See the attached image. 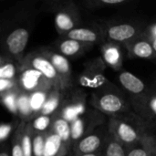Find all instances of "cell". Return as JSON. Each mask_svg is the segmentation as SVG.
<instances>
[{"instance_id": "32", "label": "cell", "mask_w": 156, "mask_h": 156, "mask_svg": "<svg viewBox=\"0 0 156 156\" xmlns=\"http://www.w3.org/2000/svg\"><path fill=\"white\" fill-rule=\"evenodd\" d=\"M103 156H126L125 149L118 144L112 136L103 150Z\"/></svg>"}, {"instance_id": "39", "label": "cell", "mask_w": 156, "mask_h": 156, "mask_svg": "<svg viewBox=\"0 0 156 156\" xmlns=\"http://www.w3.org/2000/svg\"><path fill=\"white\" fill-rule=\"evenodd\" d=\"M6 59H8V58H5V56L0 52V66H1V65H2L5 60H6Z\"/></svg>"}, {"instance_id": "40", "label": "cell", "mask_w": 156, "mask_h": 156, "mask_svg": "<svg viewBox=\"0 0 156 156\" xmlns=\"http://www.w3.org/2000/svg\"><path fill=\"white\" fill-rule=\"evenodd\" d=\"M149 156H156V145L155 147L153 149V151L151 152V154H150V155Z\"/></svg>"}, {"instance_id": "1", "label": "cell", "mask_w": 156, "mask_h": 156, "mask_svg": "<svg viewBox=\"0 0 156 156\" xmlns=\"http://www.w3.org/2000/svg\"><path fill=\"white\" fill-rule=\"evenodd\" d=\"M39 1H19L0 11V52L20 63L36 27Z\"/></svg>"}, {"instance_id": "19", "label": "cell", "mask_w": 156, "mask_h": 156, "mask_svg": "<svg viewBox=\"0 0 156 156\" xmlns=\"http://www.w3.org/2000/svg\"><path fill=\"white\" fill-rule=\"evenodd\" d=\"M64 95H65V90L57 88H53L52 90H50L39 114L47 115V116L55 115L58 112L61 106Z\"/></svg>"}, {"instance_id": "8", "label": "cell", "mask_w": 156, "mask_h": 156, "mask_svg": "<svg viewBox=\"0 0 156 156\" xmlns=\"http://www.w3.org/2000/svg\"><path fill=\"white\" fill-rule=\"evenodd\" d=\"M108 118L99 111L90 107L87 111L70 123L71 144L90 134L99 127L106 124Z\"/></svg>"}, {"instance_id": "22", "label": "cell", "mask_w": 156, "mask_h": 156, "mask_svg": "<svg viewBox=\"0 0 156 156\" xmlns=\"http://www.w3.org/2000/svg\"><path fill=\"white\" fill-rule=\"evenodd\" d=\"M129 0H85L80 3L82 8L89 11H97L105 8H121L126 6Z\"/></svg>"}, {"instance_id": "21", "label": "cell", "mask_w": 156, "mask_h": 156, "mask_svg": "<svg viewBox=\"0 0 156 156\" xmlns=\"http://www.w3.org/2000/svg\"><path fill=\"white\" fill-rule=\"evenodd\" d=\"M51 131L56 133L61 140V142L71 150V138H70V123L62 119L59 115L55 114Z\"/></svg>"}, {"instance_id": "27", "label": "cell", "mask_w": 156, "mask_h": 156, "mask_svg": "<svg viewBox=\"0 0 156 156\" xmlns=\"http://www.w3.org/2000/svg\"><path fill=\"white\" fill-rule=\"evenodd\" d=\"M48 92L49 90H40V91H36V92L29 94V102H30V107L33 112V119L36 116L39 115L40 111L47 99Z\"/></svg>"}, {"instance_id": "14", "label": "cell", "mask_w": 156, "mask_h": 156, "mask_svg": "<svg viewBox=\"0 0 156 156\" xmlns=\"http://www.w3.org/2000/svg\"><path fill=\"white\" fill-rule=\"evenodd\" d=\"M17 82L19 90L29 94L40 90H50L55 88L46 77L30 68L20 67Z\"/></svg>"}, {"instance_id": "7", "label": "cell", "mask_w": 156, "mask_h": 156, "mask_svg": "<svg viewBox=\"0 0 156 156\" xmlns=\"http://www.w3.org/2000/svg\"><path fill=\"white\" fill-rule=\"evenodd\" d=\"M87 104L88 99L85 90L81 88L73 86L65 90L61 106L56 114L71 123L87 111Z\"/></svg>"}, {"instance_id": "9", "label": "cell", "mask_w": 156, "mask_h": 156, "mask_svg": "<svg viewBox=\"0 0 156 156\" xmlns=\"http://www.w3.org/2000/svg\"><path fill=\"white\" fill-rule=\"evenodd\" d=\"M110 138L111 134L109 133L107 122L90 134L76 142L71 147V153L73 156H80L103 151Z\"/></svg>"}, {"instance_id": "2", "label": "cell", "mask_w": 156, "mask_h": 156, "mask_svg": "<svg viewBox=\"0 0 156 156\" xmlns=\"http://www.w3.org/2000/svg\"><path fill=\"white\" fill-rule=\"evenodd\" d=\"M88 103L90 107L99 111L108 119L116 118L144 122L133 112L122 90L110 80L92 90Z\"/></svg>"}, {"instance_id": "15", "label": "cell", "mask_w": 156, "mask_h": 156, "mask_svg": "<svg viewBox=\"0 0 156 156\" xmlns=\"http://www.w3.org/2000/svg\"><path fill=\"white\" fill-rule=\"evenodd\" d=\"M50 47L68 59L80 58L93 48L91 45L64 37H59L58 39L52 42Z\"/></svg>"}, {"instance_id": "36", "label": "cell", "mask_w": 156, "mask_h": 156, "mask_svg": "<svg viewBox=\"0 0 156 156\" xmlns=\"http://www.w3.org/2000/svg\"><path fill=\"white\" fill-rule=\"evenodd\" d=\"M144 37H145L149 40V42L151 43V45H152V47H153V48H154V50L156 54V37H150V36H145V35H144Z\"/></svg>"}, {"instance_id": "24", "label": "cell", "mask_w": 156, "mask_h": 156, "mask_svg": "<svg viewBox=\"0 0 156 156\" xmlns=\"http://www.w3.org/2000/svg\"><path fill=\"white\" fill-rule=\"evenodd\" d=\"M26 122H21L18 124V127L13 133L10 143V154L11 156H24L22 150V134L25 127Z\"/></svg>"}, {"instance_id": "10", "label": "cell", "mask_w": 156, "mask_h": 156, "mask_svg": "<svg viewBox=\"0 0 156 156\" xmlns=\"http://www.w3.org/2000/svg\"><path fill=\"white\" fill-rule=\"evenodd\" d=\"M105 65L101 57L93 58L85 62L83 69L78 76V83L82 88L96 90L109 80L105 76Z\"/></svg>"}, {"instance_id": "38", "label": "cell", "mask_w": 156, "mask_h": 156, "mask_svg": "<svg viewBox=\"0 0 156 156\" xmlns=\"http://www.w3.org/2000/svg\"><path fill=\"white\" fill-rule=\"evenodd\" d=\"M148 127L150 130H155L156 129V119L154 120L153 122H151L149 124H148Z\"/></svg>"}, {"instance_id": "16", "label": "cell", "mask_w": 156, "mask_h": 156, "mask_svg": "<svg viewBox=\"0 0 156 156\" xmlns=\"http://www.w3.org/2000/svg\"><path fill=\"white\" fill-rule=\"evenodd\" d=\"M123 47L127 51L128 58L131 59H146L156 62L155 52L143 33Z\"/></svg>"}, {"instance_id": "18", "label": "cell", "mask_w": 156, "mask_h": 156, "mask_svg": "<svg viewBox=\"0 0 156 156\" xmlns=\"http://www.w3.org/2000/svg\"><path fill=\"white\" fill-rule=\"evenodd\" d=\"M138 116L148 124L156 119V80H154L148 89L145 101L138 113Z\"/></svg>"}, {"instance_id": "33", "label": "cell", "mask_w": 156, "mask_h": 156, "mask_svg": "<svg viewBox=\"0 0 156 156\" xmlns=\"http://www.w3.org/2000/svg\"><path fill=\"white\" fill-rule=\"evenodd\" d=\"M19 90L17 80L0 79V97L13 90Z\"/></svg>"}, {"instance_id": "25", "label": "cell", "mask_w": 156, "mask_h": 156, "mask_svg": "<svg viewBox=\"0 0 156 156\" xmlns=\"http://www.w3.org/2000/svg\"><path fill=\"white\" fill-rule=\"evenodd\" d=\"M20 69V63L6 59L0 66V79L17 80Z\"/></svg>"}, {"instance_id": "28", "label": "cell", "mask_w": 156, "mask_h": 156, "mask_svg": "<svg viewBox=\"0 0 156 156\" xmlns=\"http://www.w3.org/2000/svg\"><path fill=\"white\" fill-rule=\"evenodd\" d=\"M19 90L10 91L0 97V103L12 114L17 116V98Z\"/></svg>"}, {"instance_id": "17", "label": "cell", "mask_w": 156, "mask_h": 156, "mask_svg": "<svg viewBox=\"0 0 156 156\" xmlns=\"http://www.w3.org/2000/svg\"><path fill=\"white\" fill-rule=\"evenodd\" d=\"M122 47L123 46L112 41H105L100 46L101 58L105 65L117 72L122 71L123 67Z\"/></svg>"}, {"instance_id": "41", "label": "cell", "mask_w": 156, "mask_h": 156, "mask_svg": "<svg viewBox=\"0 0 156 156\" xmlns=\"http://www.w3.org/2000/svg\"><path fill=\"white\" fill-rule=\"evenodd\" d=\"M61 156H73V154H72V153L70 152V153H69V154H64V155Z\"/></svg>"}, {"instance_id": "35", "label": "cell", "mask_w": 156, "mask_h": 156, "mask_svg": "<svg viewBox=\"0 0 156 156\" xmlns=\"http://www.w3.org/2000/svg\"><path fill=\"white\" fill-rule=\"evenodd\" d=\"M0 156H11V154H10V145L3 144L0 146Z\"/></svg>"}, {"instance_id": "31", "label": "cell", "mask_w": 156, "mask_h": 156, "mask_svg": "<svg viewBox=\"0 0 156 156\" xmlns=\"http://www.w3.org/2000/svg\"><path fill=\"white\" fill-rule=\"evenodd\" d=\"M20 121L15 120L9 122H0V144L5 143L7 139L12 137L13 133L18 127Z\"/></svg>"}, {"instance_id": "42", "label": "cell", "mask_w": 156, "mask_h": 156, "mask_svg": "<svg viewBox=\"0 0 156 156\" xmlns=\"http://www.w3.org/2000/svg\"><path fill=\"white\" fill-rule=\"evenodd\" d=\"M151 131H152L153 133H155V134H156V129H155V130H151Z\"/></svg>"}, {"instance_id": "30", "label": "cell", "mask_w": 156, "mask_h": 156, "mask_svg": "<svg viewBox=\"0 0 156 156\" xmlns=\"http://www.w3.org/2000/svg\"><path fill=\"white\" fill-rule=\"evenodd\" d=\"M47 133L34 132L33 144H32V156H44Z\"/></svg>"}, {"instance_id": "12", "label": "cell", "mask_w": 156, "mask_h": 156, "mask_svg": "<svg viewBox=\"0 0 156 156\" xmlns=\"http://www.w3.org/2000/svg\"><path fill=\"white\" fill-rule=\"evenodd\" d=\"M60 37L71 38L93 47L95 45L101 46L106 41L101 26L98 21L82 22L80 26Z\"/></svg>"}, {"instance_id": "13", "label": "cell", "mask_w": 156, "mask_h": 156, "mask_svg": "<svg viewBox=\"0 0 156 156\" xmlns=\"http://www.w3.org/2000/svg\"><path fill=\"white\" fill-rule=\"evenodd\" d=\"M42 54H44L53 65L56 69L62 86V90H66L74 86L72 78V69L69 60L61 54L55 51L50 46L41 47L38 48Z\"/></svg>"}, {"instance_id": "20", "label": "cell", "mask_w": 156, "mask_h": 156, "mask_svg": "<svg viewBox=\"0 0 156 156\" xmlns=\"http://www.w3.org/2000/svg\"><path fill=\"white\" fill-rule=\"evenodd\" d=\"M156 145V134L150 131L136 145L126 152V156H149Z\"/></svg>"}, {"instance_id": "11", "label": "cell", "mask_w": 156, "mask_h": 156, "mask_svg": "<svg viewBox=\"0 0 156 156\" xmlns=\"http://www.w3.org/2000/svg\"><path fill=\"white\" fill-rule=\"evenodd\" d=\"M20 67L33 69L46 77L55 88L62 90L59 77L48 58L37 48L26 54L20 62Z\"/></svg>"}, {"instance_id": "6", "label": "cell", "mask_w": 156, "mask_h": 156, "mask_svg": "<svg viewBox=\"0 0 156 156\" xmlns=\"http://www.w3.org/2000/svg\"><path fill=\"white\" fill-rule=\"evenodd\" d=\"M121 89L127 96L133 112L138 115L148 92L149 85L130 71L122 70L117 76Z\"/></svg>"}, {"instance_id": "23", "label": "cell", "mask_w": 156, "mask_h": 156, "mask_svg": "<svg viewBox=\"0 0 156 156\" xmlns=\"http://www.w3.org/2000/svg\"><path fill=\"white\" fill-rule=\"evenodd\" d=\"M21 122H29L33 119V112L29 102V93L19 90L17 98V116Z\"/></svg>"}, {"instance_id": "34", "label": "cell", "mask_w": 156, "mask_h": 156, "mask_svg": "<svg viewBox=\"0 0 156 156\" xmlns=\"http://www.w3.org/2000/svg\"><path fill=\"white\" fill-rule=\"evenodd\" d=\"M144 35L145 36H150V37H156V21L153 22L151 24H148L143 32Z\"/></svg>"}, {"instance_id": "29", "label": "cell", "mask_w": 156, "mask_h": 156, "mask_svg": "<svg viewBox=\"0 0 156 156\" xmlns=\"http://www.w3.org/2000/svg\"><path fill=\"white\" fill-rule=\"evenodd\" d=\"M34 130L30 122H26L22 134V150L24 156H32Z\"/></svg>"}, {"instance_id": "37", "label": "cell", "mask_w": 156, "mask_h": 156, "mask_svg": "<svg viewBox=\"0 0 156 156\" xmlns=\"http://www.w3.org/2000/svg\"><path fill=\"white\" fill-rule=\"evenodd\" d=\"M103 151H101V152H97V153H93V154H83V155L80 156H103Z\"/></svg>"}, {"instance_id": "26", "label": "cell", "mask_w": 156, "mask_h": 156, "mask_svg": "<svg viewBox=\"0 0 156 156\" xmlns=\"http://www.w3.org/2000/svg\"><path fill=\"white\" fill-rule=\"evenodd\" d=\"M53 119H54V115L47 116V115L39 114V115L36 116L34 119H32L29 122H30L34 132L47 133L51 130Z\"/></svg>"}, {"instance_id": "4", "label": "cell", "mask_w": 156, "mask_h": 156, "mask_svg": "<svg viewBox=\"0 0 156 156\" xmlns=\"http://www.w3.org/2000/svg\"><path fill=\"white\" fill-rule=\"evenodd\" d=\"M101 26L106 41L125 46L140 36L148 25L137 18H108L98 21Z\"/></svg>"}, {"instance_id": "3", "label": "cell", "mask_w": 156, "mask_h": 156, "mask_svg": "<svg viewBox=\"0 0 156 156\" xmlns=\"http://www.w3.org/2000/svg\"><path fill=\"white\" fill-rule=\"evenodd\" d=\"M39 11L54 15L55 27L59 37L83 22L80 6L72 0H45L39 4Z\"/></svg>"}, {"instance_id": "5", "label": "cell", "mask_w": 156, "mask_h": 156, "mask_svg": "<svg viewBox=\"0 0 156 156\" xmlns=\"http://www.w3.org/2000/svg\"><path fill=\"white\" fill-rule=\"evenodd\" d=\"M108 129L111 136L120 144L125 151L136 145L151 130L143 122L109 118Z\"/></svg>"}]
</instances>
